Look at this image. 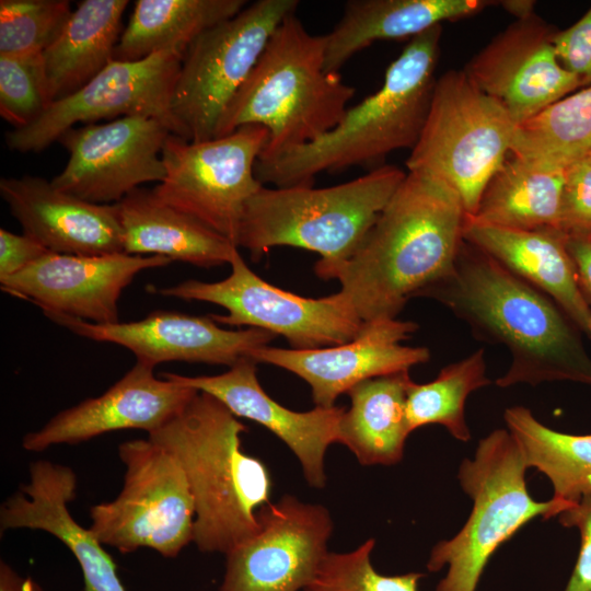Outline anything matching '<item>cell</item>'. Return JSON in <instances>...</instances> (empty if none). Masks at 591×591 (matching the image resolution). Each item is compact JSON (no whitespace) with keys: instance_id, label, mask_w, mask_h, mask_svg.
Instances as JSON below:
<instances>
[{"instance_id":"6da1fadb","label":"cell","mask_w":591,"mask_h":591,"mask_svg":"<svg viewBox=\"0 0 591 591\" xmlns=\"http://www.w3.org/2000/svg\"><path fill=\"white\" fill-rule=\"evenodd\" d=\"M420 297L444 305L478 340L509 350L497 386L591 385V357L578 326L548 296L464 239L452 271Z\"/></svg>"},{"instance_id":"7a4b0ae2","label":"cell","mask_w":591,"mask_h":591,"mask_svg":"<svg viewBox=\"0 0 591 591\" xmlns=\"http://www.w3.org/2000/svg\"><path fill=\"white\" fill-rule=\"evenodd\" d=\"M466 215L448 184L407 172L333 278L359 317L396 318L409 299L447 277L463 242Z\"/></svg>"},{"instance_id":"3957f363","label":"cell","mask_w":591,"mask_h":591,"mask_svg":"<svg viewBox=\"0 0 591 591\" xmlns=\"http://www.w3.org/2000/svg\"><path fill=\"white\" fill-rule=\"evenodd\" d=\"M246 427L219 399L198 392L173 418L148 433L181 465L195 502L194 543L227 554L258 529L270 502L265 463L243 451Z\"/></svg>"},{"instance_id":"277c9868","label":"cell","mask_w":591,"mask_h":591,"mask_svg":"<svg viewBox=\"0 0 591 591\" xmlns=\"http://www.w3.org/2000/svg\"><path fill=\"white\" fill-rule=\"evenodd\" d=\"M441 34L442 26L437 25L412 38L387 67L381 88L348 107L333 129L273 160L257 161L258 182L313 186L322 172L373 166L392 151L412 150L428 116Z\"/></svg>"},{"instance_id":"5b68a950","label":"cell","mask_w":591,"mask_h":591,"mask_svg":"<svg viewBox=\"0 0 591 591\" xmlns=\"http://www.w3.org/2000/svg\"><path fill=\"white\" fill-rule=\"evenodd\" d=\"M326 45V35H312L296 13L288 15L230 103L216 138L263 126L268 141L257 161H269L333 129L355 89L325 69Z\"/></svg>"},{"instance_id":"8992f818","label":"cell","mask_w":591,"mask_h":591,"mask_svg":"<svg viewBox=\"0 0 591 591\" xmlns=\"http://www.w3.org/2000/svg\"><path fill=\"white\" fill-rule=\"evenodd\" d=\"M407 173L380 165L349 182L313 186L260 187L246 201L236 246L258 259L275 246L320 255L314 271L333 279L357 251Z\"/></svg>"},{"instance_id":"52a82bcc","label":"cell","mask_w":591,"mask_h":591,"mask_svg":"<svg viewBox=\"0 0 591 591\" xmlns=\"http://www.w3.org/2000/svg\"><path fill=\"white\" fill-rule=\"evenodd\" d=\"M526 465L508 429H496L479 440L473 459H464L457 479L473 501L462 529L434 544L426 567L447 572L434 591H476L498 547L536 517H557L568 506L553 498L534 500L528 490Z\"/></svg>"},{"instance_id":"ba28073f","label":"cell","mask_w":591,"mask_h":591,"mask_svg":"<svg viewBox=\"0 0 591 591\" xmlns=\"http://www.w3.org/2000/svg\"><path fill=\"white\" fill-rule=\"evenodd\" d=\"M518 124L464 70L436 80L420 137L406 160L417 172L448 184L468 216L511 151Z\"/></svg>"},{"instance_id":"9c48e42d","label":"cell","mask_w":591,"mask_h":591,"mask_svg":"<svg viewBox=\"0 0 591 591\" xmlns=\"http://www.w3.org/2000/svg\"><path fill=\"white\" fill-rule=\"evenodd\" d=\"M124 484L111 501L90 508L91 523L103 545L123 554L150 548L175 558L194 542L195 502L175 457L154 441L118 445Z\"/></svg>"},{"instance_id":"30bf717a","label":"cell","mask_w":591,"mask_h":591,"mask_svg":"<svg viewBox=\"0 0 591 591\" xmlns=\"http://www.w3.org/2000/svg\"><path fill=\"white\" fill-rule=\"evenodd\" d=\"M297 0H257L199 35L186 49L172 112L188 141L216 138L230 103Z\"/></svg>"},{"instance_id":"8fae6325","label":"cell","mask_w":591,"mask_h":591,"mask_svg":"<svg viewBox=\"0 0 591 591\" xmlns=\"http://www.w3.org/2000/svg\"><path fill=\"white\" fill-rule=\"evenodd\" d=\"M230 275L215 282L188 279L157 288L152 293L187 301L208 302L227 314H212L218 324L259 328L287 339L292 349H315L344 344L363 321L340 292L305 298L282 290L256 275L236 251Z\"/></svg>"},{"instance_id":"7c38bea8","label":"cell","mask_w":591,"mask_h":591,"mask_svg":"<svg viewBox=\"0 0 591 591\" xmlns=\"http://www.w3.org/2000/svg\"><path fill=\"white\" fill-rule=\"evenodd\" d=\"M267 141L259 125L198 142L170 134L162 150L165 177L152 190L236 245L245 204L264 186L255 165Z\"/></svg>"},{"instance_id":"4fadbf2b","label":"cell","mask_w":591,"mask_h":591,"mask_svg":"<svg viewBox=\"0 0 591 591\" xmlns=\"http://www.w3.org/2000/svg\"><path fill=\"white\" fill-rule=\"evenodd\" d=\"M184 54L167 49L138 61L112 60L76 93L51 103L34 123L8 131L7 146L21 153L39 152L79 123L89 125L125 116L157 118L173 135L184 138L172 112Z\"/></svg>"},{"instance_id":"5bb4252c","label":"cell","mask_w":591,"mask_h":591,"mask_svg":"<svg viewBox=\"0 0 591 591\" xmlns=\"http://www.w3.org/2000/svg\"><path fill=\"white\" fill-rule=\"evenodd\" d=\"M257 515V531L225 554L218 591H303L329 552V511L283 495Z\"/></svg>"},{"instance_id":"9a60e30c","label":"cell","mask_w":591,"mask_h":591,"mask_svg":"<svg viewBox=\"0 0 591 591\" xmlns=\"http://www.w3.org/2000/svg\"><path fill=\"white\" fill-rule=\"evenodd\" d=\"M171 130L159 119L125 116L65 131V169L50 182L93 204H116L144 183L163 182L162 150Z\"/></svg>"},{"instance_id":"2e32d148","label":"cell","mask_w":591,"mask_h":591,"mask_svg":"<svg viewBox=\"0 0 591 591\" xmlns=\"http://www.w3.org/2000/svg\"><path fill=\"white\" fill-rule=\"evenodd\" d=\"M417 329L412 321L375 318L363 322L358 334L344 344L315 349L267 345L254 350L252 359L298 375L309 384L315 406L333 407L341 394L362 381L427 362V347L403 344Z\"/></svg>"},{"instance_id":"e0dca14e","label":"cell","mask_w":591,"mask_h":591,"mask_svg":"<svg viewBox=\"0 0 591 591\" xmlns=\"http://www.w3.org/2000/svg\"><path fill=\"white\" fill-rule=\"evenodd\" d=\"M53 322L70 332L130 350L137 361L153 367L161 362L185 361L232 367L254 350L267 346L276 335L259 328L227 329L211 316L177 311H153L130 322L94 324L66 314L42 310Z\"/></svg>"},{"instance_id":"ac0fdd59","label":"cell","mask_w":591,"mask_h":591,"mask_svg":"<svg viewBox=\"0 0 591 591\" xmlns=\"http://www.w3.org/2000/svg\"><path fill=\"white\" fill-rule=\"evenodd\" d=\"M556 32L535 13L494 37L464 71L517 123H523L583 85L559 61Z\"/></svg>"},{"instance_id":"d6986e66","label":"cell","mask_w":591,"mask_h":591,"mask_svg":"<svg viewBox=\"0 0 591 591\" xmlns=\"http://www.w3.org/2000/svg\"><path fill=\"white\" fill-rule=\"evenodd\" d=\"M164 256L115 253L79 256L48 253L0 280L7 293L94 324L119 322L118 301L142 270L167 266Z\"/></svg>"},{"instance_id":"ffe728a7","label":"cell","mask_w":591,"mask_h":591,"mask_svg":"<svg viewBox=\"0 0 591 591\" xmlns=\"http://www.w3.org/2000/svg\"><path fill=\"white\" fill-rule=\"evenodd\" d=\"M198 393L158 378L154 367L137 361L100 396L86 398L26 433L22 448L42 452L59 444H79L107 432L140 429L147 433L177 415Z\"/></svg>"},{"instance_id":"44dd1931","label":"cell","mask_w":591,"mask_h":591,"mask_svg":"<svg viewBox=\"0 0 591 591\" xmlns=\"http://www.w3.org/2000/svg\"><path fill=\"white\" fill-rule=\"evenodd\" d=\"M257 362L244 358L217 375L188 376L163 372L161 376L205 392L219 399L234 416L253 420L278 437L298 459L308 484H326L325 454L337 442L344 407H318L308 412L289 409L271 398L256 375Z\"/></svg>"},{"instance_id":"7402d4cb","label":"cell","mask_w":591,"mask_h":591,"mask_svg":"<svg viewBox=\"0 0 591 591\" xmlns=\"http://www.w3.org/2000/svg\"><path fill=\"white\" fill-rule=\"evenodd\" d=\"M78 478L66 465L48 460L30 464L28 480L0 508V531L31 529L59 540L77 559L84 591H127L112 556L90 528L76 521L69 502L76 499Z\"/></svg>"},{"instance_id":"603a6c76","label":"cell","mask_w":591,"mask_h":591,"mask_svg":"<svg viewBox=\"0 0 591 591\" xmlns=\"http://www.w3.org/2000/svg\"><path fill=\"white\" fill-rule=\"evenodd\" d=\"M0 194L23 233L51 253L95 256L124 253L115 204H93L43 177L0 179Z\"/></svg>"},{"instance_id":"cb8c5ba5","label":"cell","mask_w":591,"mask_h":591,"mask_svg":"<svg viewBox=\"0 0 591 591\" xmlns=\"http://www.w3.org/2000/svg\"><path fill=\"white\" fill-rule=\"evenodd\" d=\"M463 239L548 296L590 336L591 308L579 288L567 235L561 230L509 229L466 215Z\"/></svg>"},{"instance_id":"d4e9b609","label":"cell","mask_w":591,"mask_h":591,"mask_svg":"<svg viewBox=\"0 0 591 591\" xmlns=\"http://www.w3.org/2000/svg\"><path fill=\"white\" fill-rule=\"evenodd\" d=\"M124 253L164 256L201 268L230 264L237 246L195 218L137 188L116 202Z\"/></svg>"},{"instance_id":"484cf974","label":"cell","mask_w":591,"mask_h":591,"mask_svg":"<svg viewBox=\"0 0 591 591\" xmlns=\"http://www.w3.org/2000/svg\"><path fill=\"white\" fill-rule=\"evenodd\" d=\"M483 0H349L326 35L325 69L339 72L357 53L379 40L410 37L480 12Z\"/></svg>"},{"instance_id":"4316f807","label":"cell","mask_w":591,"mask_h":591,"mask_svg":"<svg viewBox=\"0 0 591 591\" xmlns=\"http://www.w3.org/2000/svg\"><path fill=\"white\" fill-rule=\"evenodd\" d=\"M128 3L84 0L72 11L58 37L42 55L51 103L76 93L114 60Z\"/></svg>"},{"instance_id":"83f0119b","label":"cell","mask_w":591,"mask_h":591,"mask_svg":"<svg viewBox=\"0 0 591 591\" xmlns=\"http://www.w3.org/2000/svg\"><path fill=\"white\" fill-rule=\"evenodd\" d=\"M409 371L368 379L347 393L350 407L338 425L337 442L361 465H394L402 461L412 433L406 415Z\"/></svg>"},{"instance_id":"f1b7e54d","label":"cell","mask_w":591,"mask_h":591,"mask_svg":"<svg viewBox=\"0 0 591 591\" xmlns=\"http://www.w3.org/2000/svg\"><path fill=\"white\" fill-rule=\"evenodd\" d=\"M565 172L510 154L487 183L471 217L509 229L560 230Z\"/></svg>"},{"instance_id":"f546056e","label":"cell","mask_w":591,"mask_h":591,"mask_svg":"<svg viewBox=\"0 0 591 591\" xmlns=\"http://www.w3.org/2000/svg\"><path fill=\"white\" fill-rule=\"evenodd\" d=\"M245 0H138L114 60L138 61L167 49L186 51L208 28L233 18Z\"/></svg>"},{"instance_id":"4dcf8cb0","label":"cell","mask_w":591,"mask_h":591,"mask_svg":"<svg viewBox=\"0 0 591 591\" xmlns=\"http://www.w3.org/2000/svg\"><path fill=\"white\" fill-rule=\"evenodd\" d=\"M503 419L528 468L551 482L553 499L570 506L591 494V434H570L542 424L524 406L505 410Z\"/></svg>"},{"instance_id":"1f68e13d","label":"cell","mask_w":591,"mask_h":591,"mask_svg":"<svg viewBox=\"0 0 591 591\" xmlns=\"http://www.w3.org/2000/svg\"><path fill=\"white\" fill-rule=\"evenodd\" d=\"M591 153V85L518 124L510 154L566 170Z\"/></svg>"},{"instance_id":"d6a6232c","label":"cell","mask_w":591,"mask_h":591,"mask_svg":"<svg viewBox=\"0 0 591 591\" xmlns=\"http://www.w3.org/2000/svg\"><path fill=\"white\" fill-rule=\"evenodd\" d=\"M490 383L486 375L483 348L443 367L430 382L418 384L413 381L406 399L412 432L422 426L438 424L454 439L468 441L471 431L465 419L466 399L471 393Z\"/></svg>"},{"instance_id":"836d02e7","label":"cell","mask_w":591,"mask_h":591,"mask_svg":"<svg viewBox=\"0 0 591 591\" xmlns=\"http://www.w3.org/2000/svg\"><path fill=\"white\" fill-rule=\"evenodd\" d=\"M71 13L67 0H1L0 55H43Z\"/></svg>"},{"instance_id":"e575fe53","label":"cell","mask_w":591,"mask_h":591,"mask_svg":"<svg viewBox=\"0 0 591 591\" xmlns=\"http://www.w3.org/2000/svg\"><path fill=\"white\" fill-rule=\"evenodd\" d=\"M374 538L348 552H328L303 591H419L421 572L383 575L372 565Z\"/></svg>"},{"instance_id":"d590c367","label":"cell","mask_w":591,"mask_h":591,"mask_svg":"<svg viewBox=\"0 0 591 591\" xmlns=\"http://www.w3.org/2000/svg\"><path fill=\"white\" fill-rule=\"evenodd\" d=\"M51 104L42 55H0V115L20 129Z\"/></svg>"},{"instance_id":"8d00e7d4","label":"cell","mask_w":591,"mask_h":591,"mask_svg":"<svg viewBox=\"0 0 591 591\" xmlns=\"http://www.w3.org/2000/svg\"><path fill=\"white\" fill-rule=\"evenodd\" d=\"M560 230L566 235L591 234V153L566 169Z\"/></svg>"},{"instance_id":"74e56055","label":"cell","mask_w":591,"mask_h":591,"mask_svg":"<svg viewBox=\"0 0 591 591\" xmlns=\"http://www.w3.org/2000/svg\"><path fill=\"white\" fill-rule=\"evenodd\" d=\"M565 528H576L581 536L579 554L564 591H591V494L571 503L557 515Z\"/></svg>"},{"instance_id":"f35d334b","label":"cell","mask_w":591,"mask_h":591,"mask_svg":"<svg viewBox=\"0 0 591 591\" xmlns=\"http://www.w3.org/2000/svg\"><path fill=\"white\" fill-rule=\"evenodd\" d=\"M553 43L560 63L591 85V8L573 25L556 32Z\"/></svg>"},{"instance_id":"ab89813d","label":"cell","mask_w":591,"mask_h":591,"mask_svg":"<svg viewBox=\"0 0 591 591\" xmlns=\"http://www.w3.org/2000/svg\"><path fill=\"white\" fill-rule=\"evenodd\" d=\"M50 253L27 234L0 229V280L9 278Z\"/></svg>"},{"instance_id":"60d3db41","label":"cell","mask_w":591,"mask_h":591,"mask_svg":"<svg viewBox=\"0 0 591 591\" xmlns=\"http://www.w3.org/2000/svg\"><path fill=\"white\" fill-rule=\"evenodd\" d=\"M567 248L575 265L579 288L591 308V234L567 235Z\"/></svg>"},{"instance_id":"b9f144b4","label":"cell","mask_w":591,"mask_h":591,"mask_svg":"<svg viewBox=\"0 0 591 591\" xmlns=\"http://www.w3.org/2000/svg\"><path fill=\"white\" fill-rule=\"evenodd\" d=\"M0 591H43L31 577L21 576L3 559L0 561Z\"/></svg>"},{"instance_id":"7bdbcfd3","label":"cell","mask_w":591,"mask_h":591,"mask_svg":"<svg viewBox=\"0 0 591 591\" xmlns=\"http://www.w3.org/2000/svg\"><path fill=\"white\" fill-rule=\"evenodd\" d=\"M500 3L509 13L515 15L517 20L534 14L535 2L531 0H508Z\"/></svg>"},{"instance_id":"ee69618b","label":"cell","mask_w":591,"mask_h":591,"mask_svg":"<svg viewBox=\"0 0 591 591\" xmlns=\"http://www.w3.org/2000/svg\"><path fill=\"white\" fill-rule=\"evenodd\" d=\"M590 337H591V322H590Z\"/></svg>"}]
</instances>
